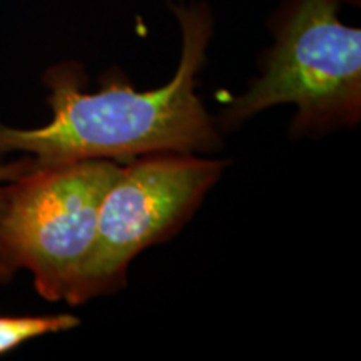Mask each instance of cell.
<instances>
[{
  "mask_svg": "<svg viewBox=\"0 0 361 361\" xmlns=\"http://www.w3.org/2000/svg\"><path fill=\"white\" fill-rule=\"evenodd\" d=\"M180 27V59L171 82L137 92L109 75L96 94L84 92L82 67L67 62L45 72L52 121L35 129L0 124V156L24 152L37 164L85 159H135L156 152H204L219 146L213 121L196 96V78L213 34L209 8L174 6Z\"/></svg>",
  "mask_w": 361,
  "mask_h": 361,
  "instance_id": "1",
  "label": "cell"
},
{
  "mask_svg": "<svg viewBox=\"0 0 361 361\" xmlns=\"http://www.w3.org/2000/svg\"><path fill=\"white\" fill-rule=\"evenodd\" d=\"M78 324L79 319L72 314L0 316V355H6L34 338L67 331Z\"/></svg>",
  "mask_w": 361,
  "mask_h": 361,
  "instance_id": "5",
  "label": "cell"
},
{
  "mask_svg": "<svg viewBox=\"0 0 361 361\" xmlns=\"http://www.w3.org/2000/svg\"><path fill=\"white\" fill-rule=\"evenodd\" d=\"M341 0H284L263 74L223 112L231 128L259 111L295 104L296 133L353 126L361 112V30L343 24Z\"/></svg>",
  "mask_w": 361,
  "mask_h": 361,
  "instance_id": "2",
  "label": "cell"
},
{
  "mask_svg": "<svg viewBox=\"0 0 361 361\" xmlns=\"http://www.w3.org/2000/svg\"><path fill=\"white\" fill-rule=\"evenodd\" d=\"M341 2H348V4H356V6H358V4H360V0H341Z\"/></svg>",
  "mask_w": 361,
  "mask_h": 361,
  "instance_id": "7",
  "label": "cell"
},
{
  "mask_svg": "<svg viewBox=\"0 0 361 361\" xmlns=\"http://www.w3.org/2000/svg\"><path fill=\"white\" fill-rule=\"evenodd\" d=\"M224 162L184 152H156L123 166L104 197L96 238L67 303L119 290L135 256L178 231L214 186Z\"/></svg>",
  "mask_w": 361,
  "mask_h": 361,
  "instance_id": "4",
  "label": "cell"
},
{
  "mask_svg": "<svg viewBox=\"0 0 361 361\" xmlns=\"http://www.w3.org/2000/svg\"><path fill=\"white\" fill-rule=\"evenodd\" d=\"M30 166H32V157H30V156H25L19 161H13V162H8V164L0 166V214H2V188H4V183H7V180H12L13 178H17V176L25 173V171L29 169ZM13 273H16V271H13L11 268V264H8V261L6 258V252H4L2 243H0V283L8 281V279L13 276Z\"/></svg>",
  "mask_w": 361,
  "mask_h": 361,
  "instance_id": "6",
  "label": "cell"
},
{
  "mask_svg": "<svg viewBox=\"0 0 361 361\" xmlns=\"http://www.w3.org/2000/svg\"><path fill=\"white\" fill-rule=\"evenodd\" d=\"M123 166L111 159L32 166L2 188L0 243L37 293L66 301L96 238L99 213Z\"/></svg>",
  "mask_w": 361,
  "mask_h": 361,
  "instance_id": "3",
  "label": "cell"
}]
</instances>
